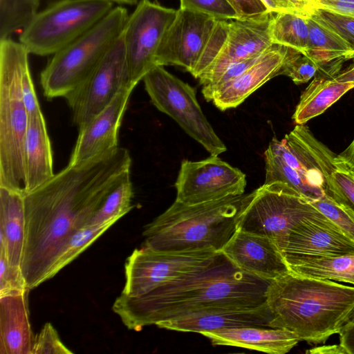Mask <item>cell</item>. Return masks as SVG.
Listing matches in <instances>:
<instances>
[{
	"label": "cell",
	"mask_w": 354,
	"mask_h": 354,
	"mask_svg": "<svg viewBox=\"0 0 354 354\" xmlns=\"http://www.w3.org/2000/svg\"><path fill=\"white\" fill-rule=\"evenodd\" d=\"M287 50L286 46H271L245 72L218 89L211 102L221 111L239 106L268 80L280 75Z\"/></svg>",
	"instance_id": "obj_20"
},
{
	"label": "cell",
	"mask_w": 354,
	"mask_h": 354,
	"mask_svg": "<svg viewBox=\"0 0 354 354\" xmlns=\"http://www.w3.org/2000/svg\"><path fill=\"white\" fill-rule=\"evenodd\" d=\"M277 246L282 254L337 256L354 253V242L323 214L295 225Z\"/></svg>",
	"instance_id": "obj_18"
},
{
	"label": "cell",
	"mask_w": 354,
	"mask_h": 354,
	"mask_svg": "<svg viewBox=\"0 0 354 354\" xmlns=\"http://www.w3.org/2000/svg\"><path fill=\"white\" fill-rule=\"evenodd\" d=\"M246 184L245 174L218 156L183 160L175 183L176 200L186 205L217 201L243 194Z\"/></svg>",
	"instance_id": "obj_13"
},
{
	"label": "cell",
	"mask_w": 354,
	"mask_h": 354,
	"mask_svg": "<svg viewBox=\"0 0 354 354\" xmlns=\"http://www.w3.org/2000/svg\"><path fill=\"white\" fill-rule=\"evenodd\" d=\"M306 353L311 354H347L341 344L324 345L307 350Z\"/></svg>",
	"instance_id": "obj_48"
},
{
	"label": "cell",
	"mask_w": 354,
	"mask_h": 354,
	"mask_svg": "<svg viewBox=\"0 0 354 354\" xmlns=\"http://www.w3.org/2000/svg\"><path fill=\"white\" fill-rule=\"evenodd\" d=\"M322 214L286 185L263 183L240 214L238 230L268 237L277 245L295 225Z\"/></svg>",
	"instance_id": "obj_9"
},
{
	"label": "cell",
	"mask_w": 354,
	"mask_h": 354,
	"mask_svg": "<svg viewBox=\"0 0 354 354\" xmlns=\"http://www.w3.org/2000/svg\"><path fill=\"white\" fill-rule=\"evenodd\" d=\"M23 158L24 194L35 190L55 175L51 144L43 113L29 117Z\"/></svg>",
	"instance_id": "obj_23"
},
{
	"label": "cell",
	"mask_w": 354,
	"mask_h": 354,
	"mask_svg": "<svg viewBox=\"0 0 354 354\" xmlns=\"http://www.w3.org/2000/svg\"><path fill=\"white\" fill-rule=\"evenodd\" d=\"M180 8L209 15L216 19H236L239 16L227 0H180Z\"/></svg>",
	"instance_id": "obj_41"
},
{
	"label": "cell",
	"mask_w": 354,
	"mask_h": 354,
	"mask_svg": "<svg viewBox=\"0 0 354 354\" xmlns=\"http://www.w3.org/2000/svg\"><path fill=\"white\" fill-rule=\"evenodd\" d=\"M261 1L264 3L268 11L271 13L291 12L300 14L286 0H261Z\"/></svg>",
	"instance_id": "obj_46"
},
{
	"label": "cell",
	"mask_w": 354,
	"mask_h": 354,
	"mask_svg": "<svg viewBox=\"0 0 354 354\" xmlns=\"http://www.w3.org/2000/svg\"><path fill=\"white\" fill-rule=\"evenodd\" d=\"M339 344L347 354H354V324L342 326L339 331Z\"/></svg>",
	"instance_id": "obj_45"
},
{
	"label": "cell",
	"mask_w": 354,
	"mask_h": 354,
	"mask_svg": "<svg viewBox=\"0 0 354 354\" xmlns=\"http://www.w3.org/2000/svg\"><path fill=\"white\" fill-rule=\"evenodd\" d=\"M288 1L300 14L308 16V13L313 8L315 0H286Z\"/></svg>",
	"instance_id": "obj_49"
},
{
	"label": "cell",
	"mask_w": 354,
	"mask_h": 354,
	"mask_svg": "<svg viewBox=\"0 0 354 354\" xmlns=\"http://www.w3.org/2000/svg\"><path fill=\"white\" fill-rule=\"evenodd\" d=\"M308 48L304 53L318 66L317 74L335 77L344 62L352 59L349 44L334 32L319 24L309 16Z\"/></svg>",
	"instance_id": "obj_26"
},
{
	"label": "cell",
	"mask_w": 354,
	"mask_h": 354,
	"mask_svg": "<svg viewBox=\"0 0 354 354\" xmlns=\"http://www.w3.org/2000/svg\"><path fill=\"white\" fill-rule=\"evenodd\" d=\"M28 292L0 296L1 354H31L35 336L29 320Z\"/></svg>",
	"instance_id": "obj_22"
},
{
	"label": "cell",
	"mask_w": 354,
	"mask_h": 354,
	"mask_svg": "<svg viewBox=\"0 0 354 354\" xmlns=\"http://www.w3.org/2000/svg\"><path fill=\"white\" fill-rule=\"evenodd\" d=\"M26 236L24 192L0 187V248L10 265L21 268Z\"/></svg>",
	"instance_id": "obj_25"
},
{
	"label": "cell",
	"mask_w": 354,
	"mask_h": 354,
	"mask_svg": "<svg viewBox=\"0 0 354 354\" xmlns=\"http://www.w3.org/2000/svg\"><path fill=\"white\" fill-rule=\"evenodd\" d=\"M337 159L347 168L354 171V138L351 144L337 155Z\"/></svg>",
	"instance_id": "obj_47"
},
{
	"label": "cell",
	"mask_w": 354,
	"mask_h": 354,
	"mask_svg": "<svg viewBox=\"0 0 354 354\" xmlns=\"http://www.w3.org/2000/svg\"><path fill=\"white\" fill-rule=\"evenodd\" d=\"M308 16L336 33L351 46L354 55V17L315 6ZM353 58V57H352Z\"/></svg>",
	"instance_id": "obj_35"
},
{
	"label": "cell",
	"mask_w": 354,
	"mask_h": 354,
	"mask_svg": "<svg viewBox=\"0 0 354 354\" xmlns=\"http://www.w3.org/2000/svg\"><path fill=\"white\" fill-rule=\"evenodd\" d=\"M266 179L264 183L279 182L310 202L325 194L324 190L313 185L308 177L288 165L268 146L264 152Z\"/></svg>",
	"instance_id": "obj_29"
},
{
	"label": "cell",
	"mask_w": 354,
	"mask_h": 354,
	"mask_svg": "<svg viewBox=\"0 0 354 354\" xmlns=\"http://www.w3.org/2000/svg\"><path fill=\"white\" fill-rule=\"evenodd\" d=\"M131 158L123 147L68 165L24 194L26 236L21 271L28 288L47 280L49 270L70 237L89 224L103 201L128 171Z\"/></svg>",
	"instance_id": "obj_1"
},
{
	"label": "cell",
	"mask_w": 354,
	"mask_h": 354,
	"mask_svg": "<svg viewBox=\"0 0 354 354\" xmlns=\"http://www.w3.org/2000/svg\"><path fill=\"white\" fill-rule=\"evenodd\" d=\"M310 203L354 242V214L351 211L326 194Z\"/></svg>",
	"instance_id": "obj_37"
},
{
	"label": "cell",
	"mask_w": 354,
	"mask_h": 354,
	"mask_svg": "<svg viewBox=\"0 0 354 354\" xmlns=\"http://www.w3.org/2000/svg\"><path fill=\"white\" fill-rule=\"evenodd\" d=\"M129 15L113 8L84 34L54 54L41 72L40 83L48 100L62 97L83 82L122 35Z\"/></svg>",
	"instance_id": "obj_6"
},
{
	"label": "cell",
	"mask_w": 354,
	"mask_h": 354,
	"mask_svg": "<svg viewBox=\"0 0 354 354\" xmlns=\"http://www.w3.org/2000/svg\"><path fill=\"white\" fill-rule=\"evenodd\" d=\"M254 196L186 205L178 201L145 227L141 247L159 252H221L238 230L240 214Z\"/></svg>",
	"instance_id": "obj_4"
},
{
	"label": "cell",
	"mask_w": 354,
	"mask_h": 354,
	"mask_svg": "<svg viewBox=\"0 0 354 354\" xmlns=\"http://www.w3.org/2000/svg\"><path fill=\"white\" fill-rule=\"evenodd\" d=\"M289 272L354 286V253L337 256L283 254Z\"/></svg>",
	"instance_id": "obj_27"
},
{
	"label": "cell",
	"mask_w": 354,
	"mask_h": 354,
	"mask_svg": "<svg viewBox=\"0 0 354 354\" xmlns=\"http://www.w3.org/2000/svg\"><path fill=\"white\" fill-rule=\"evenodd\" d=\"M21 91L24 102L29 117L41 113L39 102L31 77L29 64L27 63L21 75Z\"/></svg>",
	"instance_id": "obj_42"
},
{
	"label": "cell",
	"mask_w": 354,
	"mask_h": 354,
	"mask_svg": "<svg viewBox=\"0 0 354 354\" xmlns=\"http://www.w3.org/2000/svg\"><path fill=\"white\" fill-rule=\"evenodd\" d=\"M273 14L230 19L226 41L216 59L198 77L200 84L211 83L230 64L259 56L272 46L270 26Z\"/></svg>",
	"instance_id": "obj_15"
},
{
	"label": "cell",
	"mask_w": 354,
	"mask_h": 354,
	"mask_svg": "<svg viewBox=\"0 0 354 354\" xmlns=\"http://www.w3.org/2000/svg\"><path fill=\"white\" fill-rule=\"evenodd\" d=\"M0 296L30 290L21 269L10 264L5 251H0Z\"/></svg>",
	"instance_id": "obj_39"
},
{
	"label": "cell",
	"mask_w": 354,
	"mask_h": 354,
	"mask_svg": "<svg viewBox=\"0 0 354 354\" xmlns=\"http://www.w3.org/2000/svg\"><path fill=\"white\" fill-rule=\"evenodd\" d=\"M229 28L230 20L217 19L200 59L191 73L195 78L198 79L219 54L226 41Z\"/></svg>",
	"instance_id": "obj_38"
},
{
	"label": "cell",
	"mask_w": 354,
	"mask_h": 354,
	"mask_svg": "<svg viewBox=\"0 0 354 354\" xmlns=\"http://www.w3.org/2000/svg\"><path fill=\"white\" fill-rule=\"evenodd\" d=\"M216 21L209 15L179 8L158 46L156 66L176 65L192 73Z\"/></svg>",
	"instance_id": "obj_14"
},
{
	"label": "cell",
	"mask_w": 354,
	"mask_h": 354,
	"mask_svg": "<svg viewBox=\"0 0 354 354\" xmlns=\"http://www.w3.org/2000/svg\"><path fill=\"white\" fill-rule=\"evenodd\" d=\"M201 334L211 339L214 345L239 346L271 354H285L300 341L294 333L281 328L247 326Z\"/></svg>",
	"instance_id": "obj_24"
},
{
	"label": "cell",
	"mask_w": 354,
	"mask_h": 354,
	"mask_svg": "<svg viewBox=\"0 0 354 354\" xmlns=\"http://www.w3.org/2000/svg\"><path fill=\"white\" fill-rule=\"evenodd\" d=\"M40 0H0V41L25 29L38 13Z\"/></svg>",
	"instance_id": "obj_33"
},
{
	"label": "cell",
	"mask_w": 354,
	"mask_h": 354,
	"mask_svg": "<svg viewBox=\"0 0 354 354\" xmlns=\"http://www.w3.org/2000/svg\"><path fill=\"white\" fill-rule=\"evenodd\" d=\"M118 221L113 219L102 224L87 225L77 230L58 253L49 270L47 280L75 259Z\"/></svg>",
	"instance_id": "obj_31"
},
{
	"label": "cell",
	"mask_w": 354,
	"mask_h": 354,
	"mask_svg": "<svg viewBox=\"0 0 354 354\" xmlns=\"http://www.w3.org/2000/svg\"><path fill=\"white\" fill-rule=\"evenodd\" d=\"M113 9L109 0H59L37 13L19 42L29 53L54 55L84 34Z\"/></svg>",
	"instance_id": "obj_7"
},
{
	"label": "cell",
	"mask_w": 354,
	"mask_h": 354,
	"mask_svg": "<svg viewBox=\"0 0 354 354\" xmlns=\"http://www.w3.org/2000/svg\"><path fill=\"white\" fill-rule=\"evenodd\" d=\"M221 252L241 270L262 279L272 281L289 272L276 242L266 236L238 230Z\"/></svg>",
	"instance_id": "obj_17"
},
{
	"label": "cell",
	"mask_w": 354,
	"mask_h": 354,
	"mask_svg": "<svg viewBox=\"0 0 354 354\" xmlns=\"http://www.w3.org/2000/svg\"><path fill=\"white\" fill-rule=\"evenodd\" d=\"M334 79L342 82L354 83V62L342 71H340Z\"/></svg>",
	"instance_id": "obj_50"
},
{
	"label": "cell",
	"mask_w": 354,
	"mask_h": 354,
	"mask_svg": "<svg viewBox=\"0 0 354 354\" xmlns=\"http://www.w3.org/2000/svg\"><path fill=\"white\" fill-rule=\"evenodd\" d=\"M352 59L353 60V62H354V55H353V56Z\"/></svg>",
	"instance_id": "obj_54"
},
{
	"label": "cell",
	"mask_w": 354,
	"mask_h": 354,
	"mask_svg": "<svg viewBox=\"0 0 354 354\" xmlns=\"http://www.w3.org/2000/svg\"><path fill=\"white\" fill-rule=\"evenodd\" d=\"M178 10L140 0L122 32L129 82L136 86L154 66L161 40Z\"/></svg>",
	"instance_id": "obj_10"
},
{
	"label": "cell",
	"mask_w": 354,
	"mask_h": 354,
	"mask_svg": "<svg viewBox=\"0 0 354 354\" xmlns=\"http://www.w3.org/2000/svg\"><path fill=\"white\" fill-rule=\"evenodd\" d=\"M267 304L270 328L294 333L308 344H323L338 333L354 306V286L288 272L272 280Z\"/></svg>",
	"instance_id": "obj_3"
},
{
	"label": "cell",
	"mask_w": 354,
	"mask_h": 354,
	"mask_svg": "<svg viewBox=\"0 0 354 354\" xmlns=\"http://www.w3.org/2000/svg\"><path fill=\"white\" fill-rule=\"evenodd\" d=\"M315 6L354 17V2L344 0H315Z\"/></svg>",
	"instance_id": "obj_44"
},
{
	"label": "cell",
	"mask_w": 354,
	"mask_h": 354,
	"mask_svg": "<svg viewBox=\"0 0 354 354\" xmlns=\"http://www.w3.org/2000/svg\"><path fill=\"white\" fill-rule=\"evenodd\" d=\"M112 2H117L118 3H123V4H129V5H133L136 4L138 2V0H109Z\"/></svg>",
	"instance_id": "obj_52"
},
{
	"label": "cell",
	"mask_w": 354,
	"mask_h": 354,
	"mask_svg": "<svg viewBox=\"0 0 354 354\" xmlns=\"http://www.w3.org/2000/svg\"><path fill=\"white\" fill-rule=\"evenodd\" d=\"M133 197V184L129 171L109 192L88 225L102 224L113 219L119 220L133 208L131 204Z\"/></svg>",
	"instance_id": "obj_32"
},
{
	"label": "cell",
	"mask_w": 354,
	"mask_h": 354,
	"mask_svg": "<svg viewBox=\"0 0 354 354\" xmlns=\"http://www.w3.org/2000/svg\"><path fill=\"white\" fill-rule=\"evenodd\" d=\"M273 319L267 304L252 308L227 306L206 309L162 321L158 328L201 333L247 326L270 328Z\"/></svg>",
	"instance_id": "obj_19"
},
{
	"label": "cell",
	"mask_w": 354,
	"mask_h": 354,
	"mask_svg": "<svg viewBox=\"0 0 354 354\" xmlns=\"http://www.w3.org/2000/svg\"><path fill=\"white\" fill-rule=\"evenodd\" d=\"M318 66L304 53L288 47L286 57L280 75L289 77L294 83L308 82L315 76Z\"/></svg>",
	"instance_id": "obj_36"
},
{
	"label": "cell",
	"mask_w": 354,
	"mask_h": 354,
	"mask_svg": "<svg viewBox=\"0 0 354 354\" xmlns=\"http://www.w3.org/2000/svg\"><path fill=\"white\" fill-rule=\"evenodd\" d=\"M353 88V82H342L334 77L317 73L301 95L292 115L295 123L306 124L308 120L323 113Z\"/></svg>",
	"instance_id": "obj_28"
},
{
	"label": "cell",
	"mask_w": 354,
	"mask_h": 354,
	"mask_svg": "<svg viewBox=\"0 0 354 354\" xmlns=\"http://www.w3.org/2000/svg\"><path fill=\"white\" fill-rule=\"evenodd\" d=\"M270 280L236 267L222 252L209 263L138 296L120 295L112 309L129 330L209 308L267 303Z\"/></svg>",
	"instance_id": "obj_2"
},
{
	"label": "cell",
	"mask_w": 354,
	"mask_h": 354,
	"mask_svg": "<svg viewBox=\"0 0 354 354\" xmlns=\"http://www.w3.org/2000/svg\"><path fill=\"white\" fill-rule=\"evenodd\" d=\"M325 194L354 214V174L346 166L330 175Z\"/></svg>",
	"instance_id": "obj_34"
},
{
	"label": "cell",
	"mask_w": 354,
	"mask_h": 354,
	"mask_svg": "<svg viewBox=\"0 0 354 354\" xmlns=\"http://www.w3.org/2000/svg\"><path fill=\"white\" fill-rule=\"evenodd\" d=\"M307 17L291 12L274 13L270 26L273 44L305 53L309 36Z\"/></svg>",
	"instance_id": "obj_30"
},
{
	"label": "cell",
	"mask_w": 354,
	"mask_h": 354,
	"mask_svg": "<svg viewBox=\"0 0 354 354\" xmlns=\"http://www.w3.org/2000/svg\"><path fill=\"white\" fill-rule=\"evenodd\" d=\"M129 84L122 33L91 75L64 97L71 110L73 123L79 127L83 126Z\"/></svg>",
	"instance_id": "obj_12"
},
{
	"label": "cell",
	"mask_w": 354,
	"mask_h": 354,
	"mask_svg": "<svg viewBox=\"0 0 354 354\" xmlns=\"http://www.w3.org/2000/svg\"><path fill=\"white\" fill-rule=\"evenodd\" d=\"M344 1H353L354 2V0H344Z\"/></svg>",
	"instance_id": "obj_53"
},
{
	"label": "cell",
	"mask_w": 354,
	"mask_h": 354,
	"mask_svg": "<svg viewBox=\"0 0 354 354\" xmlns=\"http://www.w3.org/2000/svg\"><path fill=\"white\" fill-rule=\"evenodd\" d=\"M239 19L259 17L270 13L261 0H227Z\"/></svg>",
	"instance_id": "obj_43"
},
{
	"label": "cell",
	"mask_w": 354,
	"mask_h": 354,
	"mask_svg": "<svg viewBox=\"0 0 354 354\" xmlns=\"http://www.w3.org/2000/svg\"><path fill=\"white\" fill-rule=\"evenodd\" d=\"M219 252H159L141 247L124 264L125 283L121 295L138 296L211 262Z\"/></svg>",
	"instance_id": "obj_11"
},
{
	"label": "cell",
	"mask_w": 354,
	"mask_h": 354,
	"mask_svg": "<svg viewBox=\"0 0 354 354\" xmlns=\"http://www.w3.org/2000/svg\"><path fill=\"white\" fill-rule=\"evenodd\" d=\"M142 80L153 104L174 120L211 156H218L227 150L204 115L192 86L158 65Z\"/></svg>",
	"instance_id": "obj_8"
},
{
	"label": "cell",
	"mask_w": 354,
	"mask_h": 354,
	"mask_svg": "<svg viewBox=\"0 0 354 354\" xmlns=\"http://www.w3.org/2000/svg\"><path fill=\"white\" fill-rule=\"evenodd\" d=\"M136 86L122 88L111 102L79 127L78 136L68 165L80 164L118 147V132Z\"/></svg>",
	"instance_id": "obj_16"
},
{
	"label": "cell",
	"mask_w": 354,
	"mask_h": 354,
	"mask_svg": "<svg viewBox=\"0 0 354 354\" xmlns=\"http://www.w3.org/2000/svg\"><path fill=\"white\" fill-rule=\"evenodd\" d=\"M28 51L20 42L0 41V187L24 192V145L29 116L21 91Z\"/></svg>",
	"instance_id": "obj_5"
},
{
	"label": "cell",
	"mask_w": 354,
	"mask_h": 354,
	"mask_svg": "<svg viewBox=\"0 0 354 354\" xmlns=\"http://www.w3.org/2000/svg\"><path fill=\"white\" fill-rule=\"evenodd\" d=\"M353 174H354V171H353Z\"/></svg>",
	"instance_id": "obj_55"
},
{
	"label": "cell",
	"mask_w": 354,
	"mask_h": 354,
	"mask_svg": "<svg viewBox=\"0 0 354 354\" xmlns=\"http://www.w3.org/2000/svg\"><path fill=\"white\" fill-rule=\"evenodd\" d=\"M73 353L64 344L57 330L50 322L46 323L34 337L31 354H71Z\"/></svg>",
	"instance_id": "obj_40"
},
{
	"label": "cell",
	"mask_w": 354,
	"mask_h": 354,
	"mask_svg": "<svg viewBox=\"0 0 354 354\" xmlns=\"http://www.w3.org/2000/svg\"><path fill=\"white\" fill-rule=\"evenodd\" d=\"M348 324H354V306L343 320L342 327Z\"/></svg>",
	"instance_id": "obj_51"
},
{
	"label": "cell",
	"mask_w": 354,
	"mask_h": 354,
	"mask_svg": "<svg viewBox=\"0 0 354 354\" xmlns=\"http://www.w3.org/2000/svg\"><path fill=\"white\" fill-rule=\"evenodd\" d=\"M283 140L311 183L324 192L333 172L345 166L338 160L337 155L319 141L304 124H297Z\"/></svg>",
	"instance_id": "obj_21"
}]
</instances>
